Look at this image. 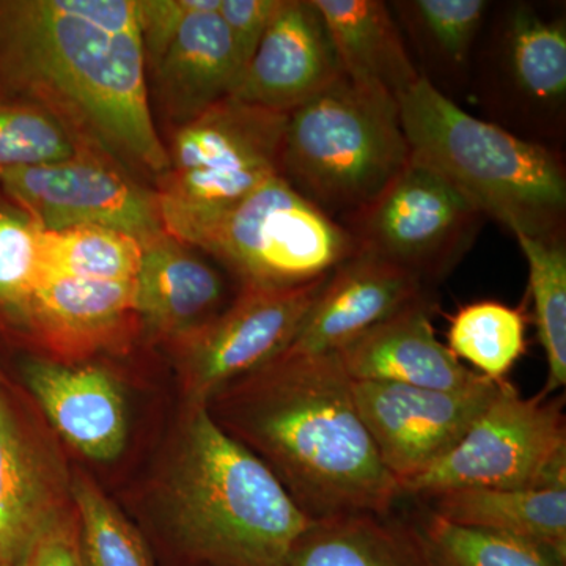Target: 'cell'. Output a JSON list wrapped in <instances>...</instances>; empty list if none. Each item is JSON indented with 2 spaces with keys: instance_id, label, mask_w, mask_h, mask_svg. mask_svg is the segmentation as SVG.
I'll list each match as a JSON object with an SVG mask.
<instances>
[{
  "instance_id": "cell-20",
  "label": "cell",
  "mask_w": 566,
  "mask_h": 566,
  "mask_svg": "<svg viewBox=\"0 0 566 566\" xmlns=\"http://www.w3.org/2000/svg\"><path fill=\"white\" fill-rule=\"evenodd\" d=\"M285 566H442L419 524L389 513L314 521Z\"/></svg>"
},
{
  "instance_id": "cell-7",
  "label": "cell",
  "mask_w": 566,
  "mask_h": 566,
  "mask_svg": "<svg viewBox=\"0 0 566 566\" xmlns=\"http://www.w3.org/2000/svg\"><path fill=\"white\" fill-rule=\"evenodd\" d=\"M191 245L218 259L252 290L307 285L359 251L344 223L308 202L282 175L205 227Z\"/></svg>"
},
{
  "instance_id": "cell-35",
  "label": "cell",
  "mask_w": 566,
  "mask_h": 566,
  "mask_svg": "<svg viewBox=\"0 0 566 566\" xmlns=\"http://www.w3.org/2000/svg\"><path fill=\"white\" fill-rule=\"evenodd\" d=\"M21 566H82L77 528L57 517L36 539Z\"/></svg>"
},
{
  "instance_id": "cell-8",
  "label": "cell",
  "mask_w": 566,
  "mask_h": 566,
  "mask_svg": "<svg viewBox=\"0 0 566 566\" xmlns=\"http://www.w3.org/2000/svg\"><path fill=\"white\" fill-rule=\"evenodd\" d=\"M564 400L523 398L510 381L444 458L401 486L430 499L457 490L566 488Z\"/></svg>"
},
{
  "instance_id": "cell-19",
  "label": "cell",
  "mask_w": 566,
  "mask_h": 566,
  "mask_svg": "<svg viewBox=\"0 0 566 566\" xmlns=\"http://www.w3.org/2000/svg\"><path fill=\"white\" fill-rule=\"evenodd\" d=\"M161 109L178 128L230 98L243 65L218 10L197 11L156 63Z\"/></svg>"
},
{
  "instance_id": "cell-16",
  "label": "cell",
  "mask_w": 566,
  "mask_h": 566,
  "mask_svg": "<svg viewBox=\"0 0 566 566\" xmlns=\"http://www.w3.org/2000/svg\"><path fill=\"white\" fill-rule=\"evenodd\" d=\"M433 296L371 327L337 352L353 381L395 382L428 389H461L479 374L458 360L436 337Z\"/></svg>"
},
{
  "instance_id": "cell-9",
  "label": "cell",
  "mask_w": 566,
  "mask_h": 566,
  "mask_svg": "<svg viewBox=\"0 0 566 566\" xmlns=\"http://www.w3.org/2000/svg\"><path fill=\"white\" fill-rule=\"evenodd\" d=\"M490 20L486 39L480 35L476 43L469 84L476 82L495 125L553 147L565 128V18L517 2Z\"/></svg>"
},
{
  "instance_id": "cell-4",
  "label": "cell",
  "mask_w": 566,
  "mask_h": 566,
  "mask_svg": "<svg viewBox=\"0 0 566 566\" xmlns=\"http://www.w3.org/2000/svg\"><path fill=\"white\" fill-rule=\"evenodd\" d=\"M398 106L411 155L485 218L513 237L565 241L566 167L557 148L475 117L423 77L398 96Z\"/></svg>"
},
{
  "instance_id": "cell-1",
  "label": "cell",
  "mask_w": 566,
  "mask_h": 566,
  "mask_svg": "<svg viewBox=\"0 0 566 566\" xmlns=\"http://www.w3.org/2000/svg\"><path fill=\"white\" fill-rule=\"evenodd\" d=\"M0 91L46 111L76 144L161 177L137 0H0Z\"/></svg>"
},
{
  "instance_id": "cell-5",
  "label": "cell",
  "mask_w": 566,
  "mask_h": 566,
  "mask_svg": "<svg viewBox=\"0 0 566 566\" xmlns=\"http://www.w3.org/2000/svg\"><path fill=\"white\" fill-rule=\"evenodd\" d=\"M409 159L398 99L345 74L286 118L282 177L340 223L374 202Z\"/></svg>"
},
{
  "instance_id": "cell-33",
  "label": "cell",
  "mask_w": 566,
  "mask_h": 566,
  "mask_svg": "<svg viewBox=\"0 0 566 566\" xmlns=\"http://www.w3.org/2000/svg\"><path fill=\"white\" fill-rule=\"evenodd\" d=\"M219 7L221 0H137L145 59L155 66L180 31L182 22L197 11L218 10Z\"/></svg>"
},
{
  "instance_id": "cell-22",
  "label": "cell",
  "mask_w": 566,
  "mask_h": 566,
  "mask_svg": "<svg viewBox=\"0 0 566 566\" xmlns=\"http://www.w3.org/2000/svg\"><path fill=\"white\" fill-rule=\"evenodd\" d=\"M420 77L444 93L469 84L472 59L491 3L486 0H398L390 3Z\"/></svg>"
},
{
  "instance_id": "cell-3",
  "label": "cell",
  "mask_w": 566,
  "mask_h": 566,
  "mask_svg": "<svg viewBox=\"0 0 566 566\" xmlns=\"http://www.w3.org/2000/svg\"><path fill=\"white\" fill-rule=\"evenodd\" d=\"M169 510L182 549L207 566H285L314 523L203 405L186 427Z\"/></svg>"
},
{
  "instance_id": "cell-34",
  "label": "cell",
  "mask_w": 566,
  "mask_h": 566,
  "mask_svg": "<svg viewBox=\"0 0 566 566\" xmlns=\"http://www.w3.org/2000/svg\"><path fill=\"white\" fill-rule=\"evenodd\" d=\"M282 2L283 0H221L219 14L232 36L243 73Z\"/></svg>"
},
{
  "instance_id": "cell-15",
  "label": "cell",
  "mask_w": 566,
  "mask_h": 566,
  "mask_svg": "<svg viewBox=\"0 0 566 566\" xmlns=\"http://www.w3.org/2000/svg\"><path fill=\"white\" fill-rule=\"evenodd\" d=\"M428 296H433L431 290L417 275L357 251L324 283L285 353L340 352L354 338Z\"/></svg>"
},
{
  "instance_id": "cell-29",
  "label": "cell",
  "mask_w": 566,
  "mask_h": 566,
  "mask_svg": "<svg viewBox=\"0 0 566 566\" xmlns=\"http://www.w3.org/2000/svg\"><path fill=\"white\" fill-rule=\"evenodd\" d=\"M77 543L82 566H155L144 539L93 483L76 479Z\"/></svg>"
},
{
  "instance_id": "cell-21",
  "label": "cell",
  "mask_w": 566,
  "mask_h": 566,
  "mask_svg": "<svg viewBox=\"0 0 566 566\" xmlns=\"http://www.w3.org/2000/svg\"><path fill=\"white\" fill-rule=\"evenodd\" d=\"M334 41L345 76L398 99L420 80L389 3L314 0Z\"/></svg>"
},
{
  "instance_id": "cell-12",
  "label": "cell",
  "mask_w": 566,
  "mask_h": 566,
  "mask_svg": "<svg viewBox=\"0 0 566 566\" xmlns=\"http://www.w3.org/2000/svg\"><path fill=\"white\" fill-rule=\"evenodd\" d=\"M0 185L43 232L99 226L140 243L166 233L155 192L82 153L0 175Z\"/></svg>"
},
{
  "instance_id": "cell-10",
  "label": "cell",
  "mask_w": 566,
  "mask_h": 566,
  "mask_svg": "<svg viewBox=\"0 0 566 566\" xmlns=\"http://www.w3.org/2000/svg\"><path fill=\"white\" fill-rule=\"evenodd\" d=\"M485 214L433 167L411 155L378 197L346 219L359 252L417 275L431 290L474 244Z\"/></svg>"
},
{
  "instance_id": "cell-26",
  "label": "cell",
  "mask_w": 566,
  "mask_h": 566,
  "mask_svg": "<svg viewBox=\"0 0 566 566\" xmlns=\"http://www.w3.org/2000/svg\"><path fill=\"white\" fill-rule=\"evenodd\" d=\"M142 243L132 234L99 226L40 232V274L88 281H136Z\"/></svg>"
},
{
  "instance_id": "cell-18",
  "label": "cell",
  "mask_w": 566,
  "mask_h": 566,
  "mask_svg": "<svg viewBox=\"0 0 566 566\" xmlns=\"http://www.w3.org/2000/svg\"><path fill=\"white\" fill-rule=\"evenodd\" d=\"M136 312L153 333L186 338L226 308L221 273L169 233L142 243Z\"/></svg>"
},
{
  "instance_id": "cell-30",
  "label": "cell",
  "mask_w": 566,
  "mask_h": 566,
  "mask_svg": "<svg viewBox=\"0 0 566 566\" xmlns=\"http://www.w3.org/2000/svg\"><path fill=\"white\" fill-rule=\"evenodd\" d=\"M419 526L442 566H565L524 539L458 526L433 512H428Z\"/></svg>"
},
{
  "instance_id": "cell-13",
  "label": "cell",
  "mask_w": 566,
  "mask_h": 566,
  "mask_svg": "<svg viewBox=\"0 0 566 566\" xmlns=\"http://www.w3.org/2000/svg\"><path fill=\"white\" fill-rule=\"evenodd\" d=\"M329 277L294 289H243L221 315L182 338L193 394L205 400L277 359Z\"/></svg>"
},
{
  "instance_id": "cell-31",
  "label": "cell",
  "mask_w": 566,
  "mask_h": 566,
  "mask_svg": "<svg viewBox=\"0 0 566 566\" xmlns=\"http://www.w3.org/2000/svg\"><path fill=\"white\" fill-rule=\"evenodd\" d=\"M76 142L46 111L0 102V175L80 155Z\"/></svg>"
},
{
  "instance_id": "cell-11",
  "label": "cell",
  "mask_w": 566,
  "mask_h": 566,
  "mask_svg": "<svg viewBox=\"0 0 566 566\" xmlns=\"http://www.w3.org/2000/svg\"><path fill=\"white\" fill-rule=\"evenodd\" d=\"M502 385L480 376L452 390L378 381H353L352 389L381 463L401 488L455 449Z\"/></svg>"
},
{
  "instance_id": "cell-23",
  "label": "cell",
  "mask_w": 566,
  "mask_h": 566,
  "mask_svg": "<svg viewBox=\"0 0 566 566\" xmlns=\"http://www.w3.org/2000/svg\"><path fill=\"white\" fill-rule=\"evenodd\" d=\"M431 512L458 526L482 528L542 547L566 566V488L457 490L430 497Z\"/></svg>"
},
{
  "instance_id": "cell-24",
  "label": "cell",
  "mask_w": 566,
  "mask_h": 566,
  "mask_svg": "<svg viewBox=\"0 0 566 566\" xmlns=\"http://www.w3.org/2000/svg\"><path fill=\"white\" fill-rule=\"evenodd\" d=\"M136 282L40 274L22 322L52 340L92 344L136 314Z\"/></svg>"
},
{
  "instance_id": "cell-6",
  "label": "cell",
  "mask_w": 566,
  "mask_h": 566,
  "mask_svg": "<svg viewBox=\"0 0 566 566\" xmlns=\"http://www.w3.org/2000/svg\"><path fill=\"white\" fill-rule=\"evenodd\" d=\"M286 118L230 96L180 126L155 192L164 230L191 245L205 227L281 175Z\"/></svg>"
},
{
  "instance_id": "cell-17",
  "label": "cell",
  "mask_w": 566,
  "mask_h": 566,
  "mask_svg": "<svg viewBox=\"0 0 566 566\" xmlns=\"http://www.w3.org/2000/svg\"><path fill=\"white\" fill-rule=\"evenodd\" d=\"M22 375L44 415L74 449L96 461L120 455L128 433L125 401L104 368L32 359Z\"/></svg>"
},
{
  "instance_id": "cell-14",
  "label": "cell",
  "mask_w": 566,
  "mask_h": 566,
  "mask_svg": "<svg viewBox=\"0 0 566 566\" xmlns=\"http://www.w3.org/2000/svg\"><path fill=\"white\" fill-rule=\"evenodd\" d=\"M344 74L314 0H283L232 96L290 114Z\"/></svg>"
},
{
  "instance_id": "cell-2",
  "label": "cell",
  "mask_w": 566,
  "mask_h": 566,
  "mask_svg": "<svg viewBox=\"0 0 566 566\" xmlns=\"http://www.w3.org/2000/svg\"><path fill=\"white\" fill-rule=\"evenodd\" d=\"M337 353H282L219 392V423L259 457L311 521L392 512L403 495L357 412ZM218 392V394H219Z\"/></svg>"
},
{
  "instance_id": "cell-28",
  "label": "cell",
  "mask_w": 566,
  "mask_h": 566,
  "mask_svg": "<svg viewBox=\"0 0 566 566\" xmlns=\"http://www.w3.org/2000/svg\"><path fill=\"white\" fill-rule=\"evenodd\" d=\"M528 266V292L539 345L545 352L547 379L539 395L549 397L566 386V245L515 234Z\"/></svg>"
},
{
  "instance_id": "cell-27",
  "label": "cell",
  "mask_w": 566,
  "mask_h": 566,
  "mask_svg": "<svg viewBox=\"0 0 566 566\" xmlns=\"http://www.w3.org/2000/svg\"><path fill=\"white\" fill-rule=\"evenodd\" d=\"M527 318L524 311L497 301L464 305L450 319L449 346L458 360L475 367L494 382L509 381L526 353Z\"/></svg>"
},
{
  "instance_id": "cell-25",
  "label": "cell",
  "mask_w": 566,
  "mask_h": 566,
  "mask_svg": "<svg viewBox=\"0 0 566 566\" xmlns=\"http://www.w3.org/2000/svg\"><path fill=\"white\" fill-rule=\"evenodd\" d=\"M57 517L39 461L0 395V566H21Z\"/></svg>"
},
{
  "instance_id": "cell-32",
  "label": "cell",
  "mask_w": 566,
  "mask_h": 566,
  "mask_svg": "<svg viewBox=\"0 0 566 566\" xmlns=\"http://www.w3.org/2000/svg\"><path fill=\"white\" fill-rule=\"evenodd\" d=\"M40 232L24 212L0 210V308L21 322L40 279Z\"/></svg>"
}]
</instances>
